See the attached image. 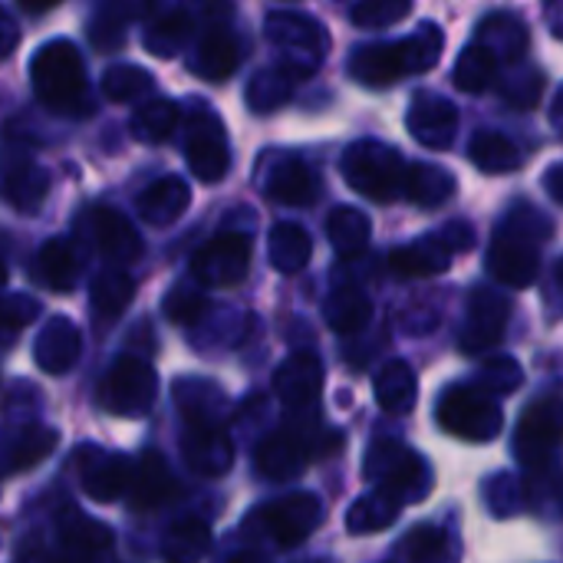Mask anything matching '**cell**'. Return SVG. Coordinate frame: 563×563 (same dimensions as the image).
Wrapping results in <instances>:
<instances>
[{"label": "cell", "mask_w": 563, "mask_h": 563, "mask_svg": "<svg viewBox=\"0 0 563 563\" xmlns=\"http://www.w3.org/2000/svg\"><path fill=\"white\" fill-rule=\"evenodd\" d=\"M554 234L551 218L534 211L528 201H518L505 224L498 228L492 251H488V271L505 287H531L541 274V244Z\"/></svg>", "instance_id": "cell-1"}, {"label": "cell", "mask_w": 563, "mask_h": 563, "mask_svg": "<svg viewBox=\"0 0 563 563\" xmlns=\"http://www.w3.org/2000/svg\"><path fill=\"white\" fill-rule=\"evenodd\" d=\"M30 79L43 106L53 112H86V66L69 40H49L30 63Z\"/></svg>", "instance_id": "cell-2"}, {"label": "cell", "mask_w": 563, "mask_h": 563, "mask_svg": "<svg viewBox=\"0 0 563 563\" xmlns=\"http://www.w3.org/2000/svg\"><path fill=\"white\" fill-rule=\"evenodd\" d=\"M340 172H343L346 185L356 188L369 201L389 205V201H396L402 195L406 162L386 142H376V139L353 142L340 158Z\"/></svg>", "instance_id": "cell-3"}, {"label": "cell", "mask_w": 563, "mask_h": 563, "mask_svg": "<svg viewBox=\"0 0 563 563\" xmlns=\"http://www.w3.org/2000/svg\"><path fill=\"white\" fill-rule=\"evenodd\" d=\"M439 426L455 439L492 442L505 429V416L498 402L478 386H452L439 399Z\"/></svg>", "instance_id": "cell-4"}, {"label": "cell", "mask_w": 563, "mask_h": 563, "mask_svg": "<svg viewBox=\"0 0 563 563\" xmlns=\"http://www.w3.org/2000/svg\"><path fill=\"white\" fill-rule=\"evenodd\" d=\"M185 158L191 175L205 185L221 181L231 168V145L224 135V122L205 102H195V112L188 115Z\"/></svg>", "instance_id": "cell-5"}, {"label": "cell", "mask_w": 563, "mask_h": 563, "mask_svg": "<svg viewBox=\"0 0 563 563\" xmlns=\"http://www.w3.org/2000/svg\"><path fill=\"white\" fill-rule=\"evenodd\" d=\"M158 396V376L155 369L139 360V356H122L115 360V366L106 373V383H102V406L115 416H125V419H139L152 409Z\"/></svg>", "instance_id": "cell-6"}, {"label": "cell", "mask_w": 563, "mask_h": 563, "mask_svg": "<svg viewBox=\"0 0 563 563\" xmlns=\"http://www.w3.org/2000/svg\"><path fill=\"white\" fill-rule=\"evenodd\" d=\"M251 271V238L238 231H224L211 238L191 257V274L208 287H234Z\"/></svg>", "instance_id": "cell-7"}, {"label": "cell", "mask_w": 563, "mask_h": 563, "mask_svg": "<svg viewBox=\"0 0 563 563\" xmlns=\"http://www.w3.org/2000/svg\"><path fill=\"white\" fill-rule=\"evenodd\" d=\"M320 515L323 511H320V501L313 495H287V498L261 508L257 525L280 548H297L320 528Z\"/></svg>", "instance_id": "cell-8"}, {"label": "cell", "mask_w": 563, "mask_h": 563, "mask_svg": "<svg viewBox=\"0 0 563 563\" xmlns=\"http://www.w3.org/2000/svg\"><path fill=\"white\" fill-rule=\"evenodd\" d=\"M508 297L492 290V287H478L468 300V317H465V330H462V350L465 353H485L495 343H501L505 327H508Z\"/></svg>", "instance_id": "cell-9"}, {"label": "cell", "mask_w": 563, "mask_h": 563, "mask_svg": "<svg viewBox=\"0 0 563 563\" xmlns=\"http://www.w3.org/2000/svg\"><path fill=\"white\" fill-rule=\"evenodd\" d=\"M228 3H214V0H195V3H181L175 10H168L165 16L155 20V26L145 33V46L155 56H175L195 33V26L201 23V16H221L228 13Z\"/></svg>", "instance_id": "cell-10"}, {"label": "cell", "mask_w": 563, "mask_h": 563, "mask_svg": "<svg viewBox=\"0 0 563 563\" xmlns=\"http://www.w3.org/2000/svg\"><path fill=\"white\" fill-rule=\"evenodd\" d=\"M49 195V175L26 155H3L0 158V201L33 214Z\"/></svg>", "instance_id": "cell-11"}, {"label": "cell", "mask_w": 563, "mask_h": 563, "mask_svg": "<svg viewBox=\"0 0 563 563\" xmlns=\"http://www.w3.org/2000/svg\"><path fill=\"white\" fill-rule=\"evenodd\" d=\"M188 432H185V459L195 472L214 478L231 468V439L228 432L211 419V416H188Z\"/></svg>", "instance_id": "cell-12"}, {"label": "cell", "mask_w": 563, "mask_h": 563, "mask_svg": "<svg viewBox=\"0 0 563 563\" xmlns=\"http://www.w3.org/2000/svg\"><path fill=\"white\" fill-rule=\"evenodd\" d=\"M409 132L426 148L445 152V148H452L455 132H459V109L442 96L419 92L409 109Z\"/></svg>", "instance_id": "cell-13"}, {"label": "cell", "mask_w": 563, "mask_h": 563, "mask_svg": "<svg viewBox=\"0 0 563 563\" xmlns=\"http://www.w3.org/2000/svg\"><path fill=\"white\" fill-rule=\"evenodd\" d=\"M86 221H89V231H92L96 247L112 264H132V261L142 257V238H139V231L132 228V221L122 211H112L106 205H96V208L86 211Z\"/></svg>", "instance_id": "cell-14"}, {"label": "cell", "mask_w": 563, "mask_h": 563, "mask_svg": "<svg viewBox=\"0 0 563 563\" xmlns=\"http://www.w3.org/2000/svg\"><path fill=\"white\" fill-rule=\"evenodd\" d=\"M558 402L554 399H541L534 402L521 426H518V459L534 468V465H544L551 459V452L558 449Z\"/></svg>", "instance_id": "cell-15"}, {"label": "cell", "mask_w": 563, "mask_h": 563, "mask_svg": "<svg viewBox=\"0 0 563 563\" xmlns=\"http://www.w3.org/2000/svg\"><path fill=\"white\" fill-rule=\"evenodd\" d=\"M79 346H82V336H79L76 323L66 317H49L36 336L33 360L43 373L59 376V373L73 369V363L79 360Z\"/></svg>", "instance_id": "cell-16"}, {"label": "cell", "mask_w": 563, "mask_h": 563, "mask_svg": "<svg viewBox=\"0 0 563 563\" xmlns=\"http://www.w3.org/2000/svg\"><path fill=\"white\" fill-rule=\"evenodd\" d=\"M267 36L290 49V53H300V56H310L320 63L323 49L330 46V36L323 33V26L307 16V13H294V10H284V13H271L267 16Z\"/></svg>", "instance_id": "cell-17"}, {"label": "cell", "mask_w": 563, "mask_h": 563, "mask_svg": "<svg viewBox=\"0 0 563 563\" xmlns=\"http://www.w3.org/2000/svg\"><path fill=\"white\" fill-rule=\"evenodd\" d=\"M238 66H241V43H238V36L228 26L211 23L205 30V36L198 40L191 69L201 79H208V82H224Z\"/></svg>", "instance_id": "cell-18"}, {"label": "cell", "mask_w": 563, "mask_h": 563, "mask_svg": "<svg viewBox=\"0 0 563 563\" xmlns=\"http://www.w3.org/2000/svg\"><path fill=\"white\" fill-rule=\"evenodd\" d=\"M409 66H406V53H402V43H373V46H360L353 56H350V76L369 89H379V86H393L399 76H406Z\"/></svg>", "instance_id": "cell-19"}, {"label": "cell", "mask_w": 563, "mask_h": 563, "mask_svg": "<svg viewBox=\"0 0 563 563\" xmlns=\"http://www.w3.org/2000/svg\"><path fill=\"white\" fill-rule=\"evenodd\" d=\"M267 195L287 208H307L317 201L320 195V181L313 175V168L300 158H280L271 165L267 172Z\"/></svg>", "instance_id": "cell-20"}, {"label": "cell", "mask_w": 563, "mask_h": 563, "mask_svg": "<svg viewBox=\"0 0 563 563\" xmlns=\"http://www.w3.org/2000/svg\"><path fill=\"white\" fill-rule=\"evenodd\" d=\"M274 389L277 396L287 402V406H313L320 399V389H323V366L313 353H297L290 356L277 376H274Z\"/></svg>", "instance_id": "cell-21"}, {"label": "cell", "mask_w": 563, "mask_h": 563, "mask_svg": "<svg viewBox=\"0 0 563 563\" xmlns=\"http://www.w3.org/2000/svg\"><path fill=\"white\" fill-rule=\"evenodd\" d=\"M452 251L435 238V234H426L422 241L416 244H406V247H396L389 254V271L396 277H406V280H419V277H435V274H445L452 267Z\"/></svg>", "instance_id": "cell-22"}, {"label": "cell", "mask_w": 563, "mask_h": 563, "mask_svg": "<svg viewBox=\"0 0 563 563\" xmlns=\"http://www.w3.org/2000/svg\"><path fill=\"white\" fill-rule=\"evenodd\" d=\"M188 205H191V188H188L181 178H175V175L152 181V185L139 195V201H135L139 214H142L148 224H155V228L175 224V221L188 211Z\"/></svg>", "instance_id": "cell-23"}, {"label": "cell", "mask_w": 563, "mask_h": 563, "mask_svg": "<svg viewBox=\"0 0 563 563\" xmlns=\"http://www.w3.org/2000/svg\"><path fill=\"white\" fill-rule=\"evenodd\" d=\"M307 442L303 432H277L257 452V472L271 482H290L307 468Z\"/></svg>", "instance_id": "cell-24"}, {"label": "cell", "mask_w": 563, "mask_h": 563, "mask_svg": "<svg viewBox=\"0 0 563 563\" xmlns=\"http://www.w3.org/2000/svg\"><path fill=\"white\" fill-rule=\"evenodd\" d=\"M172 488H175V482H172L162 455L145 452L135 475H129V505H132V511H142V515L155 511L172 498Z\"/></svg>", "instance_id": "cell-25"}, {"label": "cell", "mask_w": 563, "mask_h": 563, "mask_svg": "<svg viewBox=\"0 0 563 563\" xmlns=\"http://www.w3.org/2000/svg\"><path fill=\"white\" fill-rule=\"evenodd\" d=\"M33 274L40 277V284L53 294H69L79 280V254L69 241L53 238L40 247L36 254V267Z\"/></svg>", "instance_id": "cell-26"}, {"label": "cell", "mask_w": 563, "mask_h": 563, "mask_svg": "<svg viewBox=\"0 0 563 563\" xmlns=\"http://www.w3.org/2000/svg\"><path fill=\"white\" fill-rule=\"evenodd\" d=\"M267 257H271V264L280 274H300L310 264V257H313V241H310V234L300 224L280 221V224L271 228Z\"/></svg>", "instance_id": "cell-27"}, {"label": "cell", "mask_w": 563, "mask_h": 563, "mask_svg": "<svg viewBox=\"0 0 563 563\" xmlns=\"http://www.w3.org/2000/svg\"><path fill=\"white\" fill-rule=\"evenodd\" d=\"M402 195L422 208H439L455 195V178L442 165H406Z\"/></svg>", "instance_id": "cell-28"}, {"label": "cell", "mask_w": 563, "mask_h": 563, "mask_svg": "<svg viewBox=\"0 0 563 563\" xmlns=\"http://www.w3.org/2000/svg\"><path fill=\"white\" fill-rule=\"evenodd\" d=\"M327 234H330V244H333V251L340 257H356V254H363L369 247L373 224H369L366 211L340 205L327 218Z\"/></svg>", "instance_id": "cell-29"}, {"label": "cell", "mask_w": 563, "mask_h": 563, "mask_svg": "<svg viewBox=\"0 0 563 563\" xmlns=\"http://www.w3.org/2000/svg\"><path fill=\"white\" fill-rule=\"evenodd\" d=\"M416 396H419V383H416V373L409 363L402 360H393L383 366L379 379H376V399L379 406L389 412V416H402L416 406Z\"/></svg>", "instance_id": "cell-30"}, {"label": "cell", "mask_w": 563, "mask_h": 563, "mask_svg": "<svg viewBox=\"0 0 563 563\" xmlns=\"http://www.w3.org/2000/svg\"><path fill=\"white\" fill-rule=\"evenodd\" d=\"M323 317L343 336L346 333H360L369 323V317H373V303H369V297L360 287H340V290L330 294V300L323 307Z\"/></svg>", "instance_id": "cell-31"}, {"label": "cell", "mask_w": 563, "mask_h": 563, "mask_svg": "<svg viewBox=\"0 0 563 563\" xmlns=\"http://www.w3.org/2000/svg\"><path fill=\"white\" fill-rule=\"evenodd\" d=\"M478 43H485L498 59H501V56L521 59L525 49H528V30H525V23H521L518 16H511V13H492V16H485L482 26H478Z\"/></svg>", "instance_id": "cell-32"}, {"label": "cell", "mask_w": 563, "mask_h": 563, "mask_svg": "<svg viewBox=\"0 0 563 563\" xmlns=\"http://www.w3.org/2000/svg\"><path fill=\"white\" fill-rule=\"evenodd\" d=\"M468 158L485 175H505V172H515L521 165L518 145L508 135H501V132H478L468 142Z\"/></svg>", "instance_id": "cell-33"}, {"label": "cell", "mask_w": 563, "mask_h": 563, "mask_svg": "<svg viewBox=\"0 0 563 563\" xmlns=\"http://www.w3.org/2000/svg\"><path fill=\"white\" fill-rule=\"evenodd\" d=\"M498 56L485 46V43H472V46H465V53L459 56V63H455V73H452V79H455V86L462 89V92H485L492 82H495V76H498Z\"/></svg>", "instance_id": "cell-34"}, {"label": "cell", "mask_w": 563, "mask_h": 563, "mask_svg": "<svg viewBox=\"0 0 563 563\" xmlns=\"http://www.w3.org/2000/svg\"><path fill=\"white\" fill-rule=\"evenodd\" d=\"M181 122V112L172 99H152L145 106H135L132 112V135L142 139V142H165Z\"/></svg>", "instance_id": "cell-35"}, {"label": "cell", "mask_w": 563, "mask_h": 563, "mask_svg": "<svg viewBox=\"0 0 563 563\" xmlns=\"http://www.w3.org/2000/svg\"><path fill=\"white\" fill-rule=\"evenodd\" d=\"M135 297V284L125 271H102L96 280H92V310L102 317V320H115L125 313V307L132 303Z\"/></svg>", "instance_id": "cell-36"}, {"label": "cell", "mask_w": 563, "mask_h": 563, "mask_svg": "<svg viewBox=\"0 0 563 563\" xmlns=\"http://www.w3.org/2000/svg\"><path fill=\"white\" fill-rule=\"evenodd\" d=\"M129 465L115 455H106V459H99V462H92L86 472H82V492L92 498V501H102V505H109V501H115L125 488H129Z\"/></svg>", "instance_id": "cell-37"}, {"label": "cell", "mask_w": 563, "mask_h": 563, "mask_svg": "<svg viewBox=\"0 0 563 563\" xmlns=\"http://www.w3.org/2000/svg\"><path fill=\"white\" fill-rule=\"evenodd\" d=\"M211 548V531L205 521H178L162 544V558L168 563H198Z\"/></svg>", "instance_id": "cell-38"}, {"label": "cell", "mask_w": 563, "mask_h": 563, "mask_svg": "<svg viewBox=\"0 0 563 563\" xmlns=\"http://www.w3.org/2000/svg\"><path fill=\"white\" fill-rule=\"evenodd\" d=\"M102 92L112 102H139L145 92H152V76L142 66L132 63H119L112 69H106L102 76Z\"/></svg>", "instance_id": "cell-39"}, {"label": "cell", "mask_w": 563, "mask_h": 563, "mask_svg": "<svg viewBox=\"0 0 563 563\" xmlns=\"http://www.w3.org/2000/svg\"><path fill=\"white\" fill-rule=\"evenodd\" d=\"M53 449H56L53 429H26L23 435H16V445L7 455V472H23L30 465H40V459H46Z\"/></svg>", "instance_id": "cell-40"}, {"label": "cell", "mask_w": 563, "mask_h": 563, "mask_svg": "<svg viewBox=\"0 0 563 563\" xmlns=\"http://www.w3.org/2000/svg\"><path fill=\"white\" fill-rule=\"evenodd\" d=\"M396 508H399V501H393L389 495L376 492V495L363 498V501L350 511L346 528H350V531H356V534H366V531L386 528V525H393V521H396Z\"/></svg>", "instance_id": "cell-41"}, {"label": "cell", "mask_w": 563, "mask_h": 563, "mask_svg": "<svg viewBox=\"0 0 563 563\" xmlns=\"http://www.w3.org/2000/svg\"><path fill=\"white\" fill-rule=\"evenodd\" d=\"M412 10V0H360L353 7V23L363 30H383L399 20H406Z\"/></svg>", "instance_id": "cell-42"}, {"label": "cell", "mask_w": 563, "mask_h": 563, "mask_svg": "<svg viewBox=\"0 0 563 563\" xmlns=\"http://www.w3.org/2000/svg\"><path fill=\"white\" fill-rule=\"evenodd\" d=\"M208 310V297L198 290V287H188V284H178L168 297H165V317L172 323H198Z\"/></svg>", "instance_id": "cell-43"}, {"label": "cell", "mask_w": 563, "mask_h": 563, "mask_svg": "<svg viewBox=\"0 0 563 563\" xmlns=\"http://www.w3.org/2000/svg\"><path fill=\"white\" fill-rule=\"evenodd\" d=\"M406 561L409 563H435L445 554V531L432 525H419L406 538Z\"/></svg>", "instance_id": "cell-44"}, {"label": "cell", "mask_w": 563, "mask_h": 563, "mask_svg": "<svg viewBox=\"0 0 563 563\" xmlns=\"http://www.w3.org/2000/svg\"><path fill=\"white\" fill-rule=\"evenodd\" d=\"M478 379H482V386H478L482 393L505 396L521 386V366L515 360H488Z\"/></svg>", "instance_id": "cell-45"}, {"label": "cell", "mask_w": 563, "mask_h": 563, "mask_svg": "<svg viewBox=\"0 0 563 563\" xmlns=\"http://www.w3.org/2000/svg\"><path fill=\"white\" fill-rule=\"evenodd\" d=\"M36 313H40V303L26 294L0 297V330H20V327L33 323Z\"/></svg>", "instance_id": "cell-46"}, {"label": "cell", "mask_w": 563, "mask_h": 563, "mask_svg": "<svg viewBox=\"0 0 563 563\" xmlns=\"http://www.w3.org/2000/svg\"><path fill=\"white\" fill-rule=\"evenodd\" d=\"M541 92H544V73L541 69H531V73H525V76H518V79H511L505 86V99L511 106H518V109L538 106L541 102Z\"/></svg>", "instance_id": "cell-47"}, {"label": "cell", "mask_w": 563, "mask_h": 563, "mask_svg": "<svg viewBox=\"0 0 563 563\" xmlns=\"http://www.w3.org/2000/svg\"><path fill=\"white\" fill-rule=\"evenodd\" d=\"M89 40H92L96 49H115V46H122V40H125V20H119L115 13L102 10L92 20V26H89Z\"/></svg>", "instance_id": "cell-48"}, {"label": "cell", "mask_w": 563, "mask_h": 563, "mask_svg": "<svg viewBox=\"0 0 563 563\" xmlns=\"http://www.w3.org/2000/svg\"><path fill=\"white\" fill-rule=\"evenodd\" d=\"M435 238H439L452 254L468 251V247L475 244V231H472V224H465V221H449L445 228L435 231Z\"/></svg>", "instance_id": "cell-49"}, {"label": "cell", "mask_w": 563, "mask_h": 563, "mask_svg": "<svg viewBox=\"0 0 563 563\" xmlns=\"http://www.w3.org/2000/svg\"><path fill=\"white\" fill-rule=\"evenodd\" d=\"M16 43H20V26H16V20L10 16V10L0 3V59H3L7 53H13Z\"/></svg>", "instance_id": "cell-50"}, {"label": "cell", "mask_w": 563, "mask_h": 563, "mask_svg": "<svg viewBox=\"0 0 563 563\" xmlns=\"http://www.w3.org/2000/svg\"><path fill=\"white\" fill-rule=\"evenodd\" d=\"M152 3H155V0H112L106 10H109V13H115L119 20H125V16H132V13H145Z\"/></svg>", "instance_id": "cell-51"}, {"label": "cell", "mask_w": 563, "mask_h": 563, "mask_svg": "<svg viewBox=\"0 0 563 563\" xmlns=\"http://www.w3.org/2000/svg\"><path fill=\"white\" fill-rule=\"evenodd\" d=\"M561 165H551V168H548V191H551V198H554V201H558V205H561L563 201V191H561Z\"/></svg>", "instance_id": "cell-52"}, {"label": "cell", "mask_w": 563, "mask_h": 563, "mask_svg": "<svg viewBox=\"0 0 563 563\" xmlns=\"http://www.w3.org/2000/svg\"><path fill=\"white\" fill-rule=\"evenodd\" d=\"M23 10H30V13H43V10H53L59 0H16Z\"/></svg>", "instance_id": "cell-53"}, {"label": "cell", "mask_w": 563, "mask_h": 563, "mask_svg": "<svg viewBox=\"0 0 563 563\" xmlns=\"http://www.w3.org/2000/svg\"><path fill=\"white\" fill-rule=\"evenodd\" d=\"M228 563H261V558L257 554H241V558H231Z\"/></svg>", "instance_id": "cell-54"}, {"label": "cell", "mask_w": 563, "mask_h": 563, "mask_svg": "<svg viewBox=\"0 0 563 563\" xmlns=\"http://www.w3.org/2000/svg\"><path fill=\"white\" fill-rule=\"evenodd\" d=\"M7 284V264H3V257H0V287Z\"/></svg>", "instance_id": "cell-55"}]
</instances>
